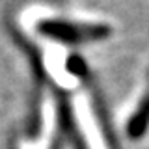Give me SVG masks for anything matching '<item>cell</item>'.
I'll return each mask as SVG.
<instances>
[{
    "label": "cell",
    "mask_w": 149,
    "mask_h": 149,
    "mask_svg": "<svg viewBox=\"0 0 149 149\" xmlns=\"http://www.w3.org/2000/svg\"><path fill=\"white\" fill-rule=\"evenodd\" d=\"M39 32L47 37H52L62 43H84V41L102 39L110 34L108 26L102 24H80V22L67 21H41Z\"/></svg>",
    "instance_id": "1"
},
{
    "label": "cell",
    "mask_w": 149,
    "mask_h": 149,
    "mask_svg": "<svg viewBox=\"0 0 149 149\" xmlns=\"http://www.w3.org/2000/svg\"><path fill=\"white\" fill-rule=\"evenodd\" d=\"M149 127V93L146 95V99L142 101V104L138 106L136 114L130 118L129 125H127V134L129 138L132 140H138L143 136V132L147 130Z\"/></svg>",
    "instance_id": "2"
}]
</instances>
